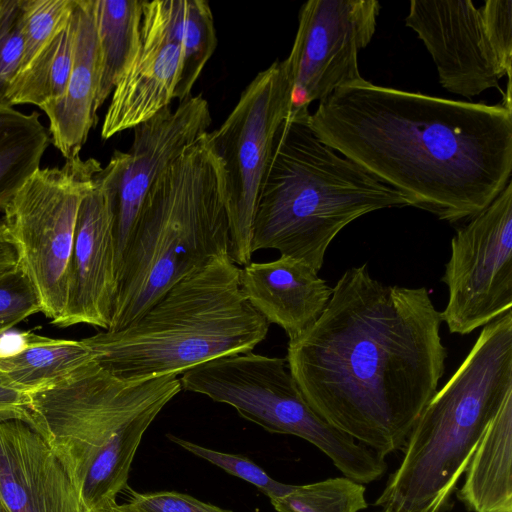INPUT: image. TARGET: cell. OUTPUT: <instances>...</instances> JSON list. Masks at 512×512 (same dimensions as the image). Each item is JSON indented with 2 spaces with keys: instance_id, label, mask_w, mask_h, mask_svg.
Segmentation results:
<instances>
[{
  "instance_id": "1",
  "label": "cell",
  "mask_w": 512,
  "mask_h": 512,
  "mask_svg": "<svg viewBox=\"0 0 512 512\" xmlns=\"http://www.w3.org/2000/svg\"><path fill=\"white\" fill-rule=\"evenodd\" d=\"M442 322L425 287L383 284L365 263L342 274L315 324L289 341L286 361L317 414L385 457L404 447L437 392Z\"/></svg>"
},
{
  "instance_id": "2",
  "label": "cell",
  "mask_w": 512,
  "mask_h": 512,
  "mask_svg": "<svg viewBox=\"0 0 512 512\" xmlns=\"http://www.w3.org/2000/svg\"><path fill=\"white\" fill-rule=\"evenodd\" d=\"M315 136L399 192L408 206L468 221L511 180V104L374 85L334 91L307 119Z\"/></svg>"
},
{
  "instance_id": "3",
  "label": "cell",
  "mask_w": 512,
  "mask_h": 512,
  "mask_svg": "<svg viewBox=\"0 0 512 512\" xmlns=\"http://www.w3.org/2000/svg\"><path fill=\"white\" fill-rule=\"evenodd\" d=\"M175 375L122 379L93 358L29 393L30 425L70 477L85 512L116 502L144 433L180 391Z\"/></svg>"
},
{
  "instance_id": "4",
  "label": "cell",
  "mask_w": 512,
  "mask_h": 512,
  "mask_svg": "<svg viewBox=\"0 0 512 512\" xmlns=\"http://www.w3.org/2000/svg\"><path fill=\"white\" fill-rule=\"evenodd\" d=\"M209 134L186 147L149 188L106 331L127 326L177 282L230 251L224 169Z\"/></svg>"
},
{
  "instance_id": "5",
  "label": "cell",
  "mask_w": 512,
  "mask_h": 512,
  "mask_svg": "<svg viewBox=\"0 0 512 512\" xmlns=\"http://www.w3.org/2000/svg\"><path fill=\"white\" fill-rule=\"evenodd\" d=\"M240 271L224 252L127 326L81 342L100 366L128 380L178 376L210 360L250 352L270 324L243 296Z\"/></svg>"
},
{
  "instance_id": "6",
  "label": "cell",
  "mask_w": 512,
  "mask_h": 512,
  "mask_svg": "<svg viewBox=\"0 0 512 512\" xmlns=\"http://www.w3.org/2000/svg\"><path fill=\"white\" fill-rule=\"evenodd\" d=\"M309 114L288 116L278 130L259 190L251 252L276 249L319 272L329 244L345 226L408 203L322 143L308 125Z\"/></svg>"
},
{
  "instance_id": "7",
  "label": "cell",
  "mask_w": 512,
  "mask_h": 512,
  "mask_svg": "<svg viewBox=\"0 0 512 512\" xmlns=\"http://www.w3.org/2000/svg\"><path fill=\"white\" fill-rule=\"evenodd\" d=\"M510 393L512 310L484 326L459 368L427 403L375 505L391 512H444Z\"/></svg>"
},
{
  "instance_id": "8",
  "label": "cell",
  "mask_w": 512,
  "mask_h": 512,
  "mask_svg": "<svg viewBox=\"0 0 512 512\" xmlns=\"http://www.w3.org/2000/svg\"><path fill=\"white\" fill-rule=\"evenodd\" d=\"M180 381L182 389L230 405L270 433L308 441L351 480L366 484L387 471L383 456L333 427L312 409L286 358L252 351L228 355L187 370Z\"/></svg>"
},
{
  "instance_id": "9",
  "label": "cell",
  "mask_w": 512,
  "mask_h": 512,
  "mask_svg": "<svg viewBox=\"0 0 512 512\" xmlns=\"http://www.w3.org/2000/svg\"><path fill=\"white\" fill-rule=\"evenodd\" d=\"M102 168L96 159L80 156L61 167L39 168L3 210L20 265L37 290L41 313L52 324L67 302L80 204Z\"/></svg>"
},
{
  "instance_id": "10",
  "label": "cell",
  "mask_w": 512,
  "mask_h": 512,
  "mask_svg": "<svg viewBox=\"0 0 512 512\" xmlns=\"http://www.w3.org/2000/svg\"><path fill=\"white\" fill-rule=\"evenodd\" d=\"M291 111V82L276 60L246 86L225 121L210 132L226 186L230 257L251 262V237L261 182L278 130Z\"/></svg>"
},
{
  "instance_id": "11",
  "label": "cell",
  "mask_w": 512,
  "mask_h": 512,
  "mask_svg": "<svg viewBox=\"0 0 512 512\" xmlns=\"http://www.w3.org/2000/svg\"><path fill=\"white\" fill-rule=\"evenodd\" d=\"M449 297L442 320L467 335L512 310V182L457 229L442 277Z\"/></svg>"
},
{
  "instance_id": "12",
  "label": "cell",
  "mask_w": 512,
  "mask_h": 512,
  "mask_svg": "<svg viewBox=\"0 0 512 512\" xmlns=\"http://www.w3.org/2000/svg\"><path fill=\"white\" fill-rule=\"evenodd\" d=\"M377 0H309L299 12L298 28L283 60L291 82L289 116L308 115L309 105L365 79L358 52L376 31Z\"/></svg>"
},
{
  "instance_id": "13",
  "label": "cell",
  "mask_w": 512,
  "mask_h": 512,
  "mask_svg": "<svg viewBox=\"0 0 512 512\" xmlns=\"http://www.w3.org/2000/svg\"><path fill=\"white\" fill-rule=\"evenodd\" d=\"M184 19L185 0L144 1L139 47L113 89L102 139L170 106L182 63Z\"/></svg>"
},
{
  "instance_id": "14",
  "label": "cell",
  "mask_w": 512,
  "mask_h": 512,
  "mask_svg": "<svg viewBox=\"0 0 512 512\" xmlns=\"http://www.w3.org/2000/svg\"><path fill=\"white\" fill-rule=\"evenodd\" d=\"M212 122L210 107L202 95L189 96L175 109L164 108L134 130L128 151H115L108 165L116 187L115 243L119 271L143 200L155 180L200 136Z\"/></svg>"
},
{
  "instance_id": "15",
  "label": "cell",
  "mask_w": 512,
  "mask_h": 512,
  "mask_svg": "<svg viewBox=\"0 0 512 512\" xmlns=\"http://www.w3.org/2000/svg\"><path fill=\"white\" fill-rule=\"evenodd\" d=\"M115 213V178L107 164L80 204L67 302L54 325L88 324L108 330L119 286Z\"/></svg>"
},
{
  "instance_id": "16",
  "label": "cell",
  "mask_w": 512,
  "mask_h": 512,
  "mask_svg": "<svg viewBox=\"0 0 512 512\" xmlns=\"http://www.w3.org/2000/svg\"><path fill=\"white\" fill-rule=\"evenodd\" d=\"M450 93L473 98L499 88L505 72L488 41L481 8L469 0H412L405 18Z\"/></svg>"
},
{
  "instance_id": "17",
  "label": "cell",
  "mask_w": 512,
  "mask_h": 512,
  "mask_svg": "<svg viewBox=\"0 0 512 512\" xmlns=\"http://www.w3.org/2000/svg\"><path fill=\"white\" fill-rule=\"evenodd\" d=\"M0 500L9 512H85L56 454L23 420L0 422Z\"/></svg>"
},
{
  "instance_id": "18",
  "label": "cell",
  "mask_w": 512,
  "mask_h": 512,
  "mask_svg": "<svg viewBox=\"0 0 512 512\" xmlns=\"http://www.w3.org/2000/svg\"><path fill=\"white\" fill-rule=\"evenodd\" d=\"M240 288L252 307L269 324L280 326L289 341L315 324L332 295V288L318 272L285 256L245 265L240 271Z\"/></svg>"
},
{
  "instance_id": "19",
  "label": "cell",
  "mask_w": 512,
  "mask_h": 512,
  "mask_svg": "<svg viewBox=\"0 0 512 512\" xmlns=\"http://www.w3.org/2000/svg\"><path fill=\"white\" fill-rule=\"evenodd\" d=\"M74 13V55L65 92L41 109L49 119L51 142L66 160L80 156L96 122L99 83L94 0H75Z\"/></svg>"
},
{
  "instance_id": "20",
  "label": "cell",
  "mask_w": 512,
  "mask_h": 512,
  "mask_svg": "<svg viewBox=\"0 0 512 512\" xmlns=\"http://www.w3.org/2000/svg\"><path fill=\"white\" fill-rule=\"evenodd\" d=\"M459 500L473 512H512V393L488 424L465 470Z\"/></svg>"
},
{
  "instance_id": "21",
  "label": "cell",
  "mask_w": 512,
  "mask_h": 512,
  "mask_svg": "<svg viewBox=\"0 0 512 512\" xmlns=\"http://www.w3.org/2000/svg\"><path fill=\"white\" fill-rule=\"evenodd\" d=\"M143 3L139 0H94L99 59L97 111L112 94L137 53Z\"/></svg>"
},
{
  "instance_id": "22",
  "label": "cell",
  "mask_w": 512,
  "mask_h": 512,
  "mask_svg": "<svg viewBox=\"0 0 512 512\" xmlns=\"http://www.w3.org/2000/svg\"><path fill=\"white\" fill-rule=\"evenodd\" d=\"M75 31L73 8L67 22L12 82L6 97L9 107L32 104L42 109L63 96L72 68Z\"/></svg>"
},
{
  "instance_id": "23",
  "label": "cell",
  "mask_w": 512,
  "mask_h": 512,
  "mask_svg": "<svg viewBox=\"0 0 512 512\" xmlns=\"http://www.w3.org/2000/svg\"><path fill=\"white\" fill-rule=\"evenodd\" d=\"M92 359L81 340L38 335L20 353L0 358V370L27 394L49 386Z\"/></svg>"
},
{
  "instance_id": "24",
  "label": "cell",
  "mask_w": 512,
  "mask_h": 512,
  "mask_svg": "<svg viewBox=\"0 0 512 512\" xmlns=\"http://www.w3.org/2000/svg\"><path fill=\"white\" fill-rule=\"evenodd\" d=\"M51 142L49 130L36 119L0 143V209L3 211L20 188L40 168Z\"/></svg>"
},
{
  "instance_id": "25",
  "label": "cell",
  "mask_w": 512,
  "mask_h": 512,
  "mask_svg": "<svg viewBox=\"0 0 512 512\" xmlns=\"http://www.w3.org/2000/svg\"><path fill=\"white\" fill-rule=\"evenodd\" d=\"M217 46L214 17L205 0H185L183 55L174 92L179 102L191 91Z\"/></svg>"
},
{
  "instance_id": "26",
  "label": "cell",
  "mask_w": 512,
  "mask_h": 512,
  "mask_svg": "<svg viewBox=\"0 0 512 512\" xmlns=\"http://www.w3.org/2000/svg\"><path fill=\"white\" fill-rule=\"evenodd\" d=\"M270 501L277 512H359L368 507L364 485L345 476L294 486Z\"/></svg>"
},
{
  "instance_id": "27",
  "label": "cell",
  "mask_w": 512,
  "mask_h": 512,
  "mask_svg": "<svg viewBox=\"0 0 512 512\" xmlns=\"http://www.w3.org/2000/svg\"><path fill=\"white\" fill-rule=\"evenodd\" d=\"M21 3L24 17V52L19 73L67 22L75 0H21Z\"/></svg>"
},
{
  "instance_id": "28",
  "label": "cell",
  "mask_w": 512,
  "mask_h": 512,
  "mask_svg": "<svg viewBox=\"0 0 512 512\" xmlns=\"http://www.w3.org/2000/svg\"><path fill=\"white\" fill-rule=\"evenodd\" d=\"M167 437L173 443L193 455L220 467L233 476L251 483L268 496L270 500L288 494L295 486L284 484L271 478L260 466L246 457L212 450L172 434H168Z\"/></svg>"
},
{
  "instance_id": "29",
  "label": "cell",
  "mask_w": 512,
  "mask_h": 512,
  "mask_svg": "<svg viewBox=\"0 0 512 512\" xmlns=\"http://www.w3.org/2000/svg\"><path fill=\"white\" fill-rule=\"evenodd\" d=\"M24 52L21 0H0V108L9 107L8 90L19 73Z\"/></svg>"
},
{
  "instance_id": "30",
  "label": "cell",
  "mask_w": 512,
  "mask_h": 512,
  "mask_svg": "<svg viewBox=\"0 0 512 512\" xmlns=\"http://www.w3.org/2000/svg\"><path fill=\"white\" fill-rule=\"evenodd\" d=\"M41 309L37 290L20 263L0 274V334Z\"/></svg>"
},
{
  "instance_id": "31",
  "label": "cell",
  "mask_w": 512,
  "mask_h": 512,
  "mask_svg": "<svg viewBox=\"0 0 512 512\" xmlns=\"http://www.w3.org/2000/svg\"><path fill=\"white\" fill-rule=\"evenodd\" d=\"M481 12L491 48L508 80H511L512 1L487 0Z\"/></svg>"
},
{
  "instance_id": "32",
  "label": "cell",
  "mask_w": 512,
  "mask_h": 512,
  "mask_svg": "<svg viewBox=\"0 0 512 512\" xmlns=\"http://www.w3.org/2000/svg\"><path fill=\"white\" fill-rule=\"evenodd\" d=\"M129 503L140 512H229L175 491L131 492Z\"/></svg>"
},
{
  "instance_id": "33",
  "label": "cell",
  "mask_w": 512,
  "mask_h": 512,
  "mask_svg": "<svg viewBox=\"0 0 512 512\" xmlns=\"http://www.w3.org/2000/svg\"><path fill=\"white\" fill-rule=\"evenodd\" d=\"M29 395L0 370V422L23 420L30 424Z\"/></svg>"
},
{
  "instance_id": "34",
  "label": "cell",
  "mask_w": 512,
  "mask_h": 512,
  "mask_svg": "<svg viewBox=\"0 0 512 512\" xmlns=\"http://www.w3.org/2000/svg\"><path fill=\"white\" fill-rule=\"evenodd\" d=\"M40 114L36 111L24 114L13 107L0 108V143L28 127Z\"/></svg>"
},
{
  "instance_id": "35",
  "label": "cell",
  "mask_w": 512,
  "mask_h": 512,
  "mask_svg": "<svg viewBox=\"0 0 512 512\" xmlns=\"http://www.w3.org/2000/svg\"><path fill=\"white\" fill-rule=\"evenodd\" d=\"M20 263L18 246L3 219H0V274L16 268Z\"/></svg>"
},
{
  "instance_id": "36",
  "label": "cell",
  "mask_w": 512,
  "mask_h": 512,
  "mask_svg": "<svg viewBox=\"0 0 512 512\" xmlns=\"http://www.w3.org/2000/svg\"><path fill=\"white\" fill-rule=\"evenodd\" d=\"M38 335L30 332H11L0 334V358L16 355L37 339Z\"/></svg>"
},
{
  "instance_id": "37",
  "label": "cell",
  "mask_w": 512,
  "mask_h": 512,
  "mask_svg": "<svg viewBox=\"0 0 512 512\" xmlns=\"http://www.w3.org/2000/svg\"><path fill=\"white\" fill-rule=\"evenodd\" d=\"M98 512H140L137 508H135L129 502L124 504H118L117 502L106 506L105 508L99 510Z\"/></svg>"
},
{
  "instance_id": "38",
  "label": "cell",
  "mask_w": 512,
  "mask_h": 512,
  "mask_svg": "<svg viewBox=\"0 0 512 512\" xmlns=\"http://www.w3.org/2000/svg\"><path fill=\"white\" fill-rule=\"evenodd\" d=\"M0 512H9L7 510V508L5 507V505L2 503V501L0 500Z\"/></svg>"
},
{
  "instance_id": "39",
  "label": "cell",
  "mask_w": 512,
  "mask_h": 512,
  "mask_svg": "<svg viewBox=\"0 0 512 512\" xmlns=\"http://www.w3.org/2000/svg\"><path fill=\"white\" fill-rule=\"evenodd\" d=\"M381 512H391L390 510H387V509H383V511Z\"/></svg>"
}]
</instances>
